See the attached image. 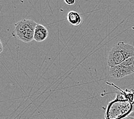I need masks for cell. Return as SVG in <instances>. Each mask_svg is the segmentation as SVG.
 I'll return each mask as SVG.
<instances>
[{"label": "cell", "instance_id": "obj_1", "mask_svg": "<svg viewBox=\"0 0 134 119\" xmlns=\"http://www.w3.org/2000/svg\"><path fill=\"white\" fill-rule=\"evenodd\" d=\"M133 56L134 46L123 42H119L110 50L108 56V65L110 67L118 65Z\"/></svg>", "mask_w": 134, "mask_h": 119}, {"label": "cell", "instance_id": "obj_2", "mask_svg": "<svg viewBox=\"0 0 134 119\" xmlns=\"http://www.w3.org/2000/svg\"><path fill=\"white\" fill-rule=\"evenodd\" d=\"M132 104L127 100L116 99L108 104L106 119H122L131 113Z\"/></svg>", "mask_w": 134, "mask_h": 119}, {"label": "cell", "instance_id": "obj_3", "mask_svg": "<svg viewBox=\"0 0 134 119\" xmlns=\"http://www.w3.org/2000/svg\"><path fill=\"white\" fill-rule=\"evenodd\" d=\"M37 25V22L32 20L24 19L15 24L13 36L24 43H30L34 40Z\"/></svg>", "mask_w": 134, "mask_h": 119}, {"label": "cell", "instance_id": "obj_4", "mask_svg": "<svg viewBox=\"0 0 134 119\" xmlns=\"http://www.w3.org/2000/svg\"><path fill=\"white\" fill-rule=\"evenodd\" d=\"M134 73V56L129 58L119 65L110 67V77L119 79Z\"/></svg>", "mask_w": 134, "mask_h": 119}, {"label": "cell", "instance_id": "obj_5", "mask_svg": "<svg viewBox=\"0 0 134 119\" xmlns=\"http://www.w3.org/2000/svg\"><path fill=\"white\" fill-rule=\"evenodd\" d=\"M49 36V31L43 25L37 24L34 32V40L37 42L44 41Z\"/></svg>", "mask_w": 134, "mask_h": 119}, {"label": "cell", "instance_id": "obj_6", "mask_svg": "<svg viewBox=\"0 0 134 119\" xmlns=\"http://www.w3.org/2000/svg\"><path fill=\"white\" fill-rule=\"evenodd\" d=\"M67 20L73 26H79L82 24V18L78 12L75 11L69 12L67 15Z\"/></svg>", "mask_w": 134, "mask_h": 119}, {"label": "cell", "instance_id": "obj_7", "mask_svg": "<svg viewBox=\"0 0 134 119\" xmlns=\"http://www.w3.org/2000/svg\"><path fill=\"white\" fill-rule=\"evenodd\" d=\"M64 2L67 5H68L69 6H72L75 4L76 0H64Z\"/></svg>", "mask_w": 134, "mask_h": 119}, {"label": "cell", "instance_id": "obj_8", "mask_svg": "<svg viewBox=\"0 0 134 119\" xmlns=\"http://www.w3.org/2000/svg\"><path fill=\"white\" fill-rule=\"evenodd\" d=\"M0 43H1V46H0V53H1L3 51V45L1 41H0Z\"/></svg>", "mask_w": 134, "mask_h": 119}, {"label": "cell", "instance_id": "obj_9", "mask_svg": "<svg viewBox=\"0 0 134 119\" xmlns=\"http://www.w3.org/2000/svg\"><path fill=\"white\" fill-rule=\"evenodd\" d=\"M122 119H134V117H131V116H130L128 115V116H127L124 117V118H123Z\"/></svg>", "mask_w": 134, "mask_h": 119}, {"label": "cell", "instance_id": "obj_10", "mask_svg": "<svg viewBox=\"0 0 134 119\" xmlns=\"http://www.w3.org/2000/svg\"><path fill=\"white\" fill-rule=\"evenodd\" d=\"M129 116H130L134 117V110L133 111H132L130 115H129Z\"/></svg>", "mask_w": 134, "mask_h": 119}]
</instances>
